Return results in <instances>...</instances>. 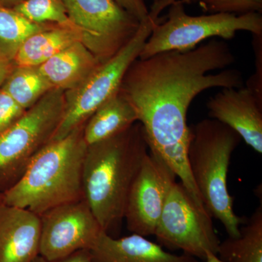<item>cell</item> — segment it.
Instances as JSON below:
<instances>
[{
    "instance_id": "obj_1",
    "label": "cell",
    "mask_w": 262,
    "mask_h": 262,
    "mask_svg": "<svg viewBox=\"0 0 262 262\" xmlns=\"http://www.w3.org/2000/svg\"><path fill=\"white\" fill-rule=\"evenodd\" d=\"M234 61L228 43L211 39L190 51L137 58L120 89L135 110L150 152L170 167L199 206L203 201L187 161V112L193 100L206 90L243 87L242 73L227 69Z\"/></svg>"
},
{
    "instance_id": "obj_2",
    "label": "cell",
    "mask_w": 262,
    "mask_h": 262,
    "mask_svg": "<svg viewBox=\"0 0 262 262\" xmlns=\"http://www.w3.org/2000/svg\"><path fill=\"white\" fill-rule=\"evenodd\" d=\"M149 149L137 122L118 135L87 146L82 168L83 200L103 232L115 237L127 198Z\"/></svg>"
},
{
    "instance_id": "obj_3",
    "label": "cell",
    "mask_w": 262,
    "mask_h": 262,
    "mask_svg": "<svg viewBox=\"0 0 262 262\" xmlns=\"http://www.w3.org/2000/svg\"><path fill=\"white\" fill-rule=\"evenodd\" d=\"M84 125L43 148L21 178L3 193V203L40 215L55 207L83 200L82 168L87 149Z\"/></svg>"
},
{
    "instance_id": "obj_4",
    "label": "cell",
    "mask_w": 262,
    "mask_h": 262,
    "mask_svg": "<svg viewBox=\"0 0 262 262\" xmlns=\"http://www.w3.org/2000/svg\"><path fill=\"white\" fill-rule=\"evenodd\" d=\"M241 136L218 120L206 119L189 127L187 161L189 170L207 211L220 220L229 237H237L246 220L233 210L227 189L231 158Z\"/></svg>"
},
{
    "instance_id": "obj_5",
    "label": "cell",
    "mask_w": 262,
    "mask_h": 262,
    "mask_svg": "<svg viewBox=\"0 0 262 262\" xmlns=\"http://www.w3.org/2000/svg\"><path fill=\"white\" fill-rule=\"evenodd\" d=\"M173 0H154L149 15L134 37L108 61L101 63L75 89L65 92V105L61 122L51 141L63 139L85 124L101 105L120 91L122 80L141 51L155 24L160 22V13Z\"/></svg>"
},
{
    "instance_id": "obj_6",
    "label": "cell",
    "mask_w": 262,
    "mask_h": 262,
    "mask_svg": "<svg viewBox=\"0 0 262 262\" xmlns=\"http://www.w3.org/2000/svg\"><path fill=\"white\" fill-rule=\"evenodd\" d=\"M65 91L53 89L0 135V193L21 178L51 142L63 116Z\"/></svg>"
},
{
    "instance_id": "obj_7",
    "label": "cell",
    "mask_w": 262,
    "mask_h": 262,
    "mask_svg": "<svg viewBox=\"0 0 262 262\" xmlns=\"http://www.w3.org/2000/svg\"><path fill=\"white\" fill-rule=\"evenodd\" d=\"M184 5L177 0L170 5L166 20L155 24L139 58L144 59L163 52L190 51L211 38L232 39L239 31L262 34L261 13H211L192 16L187 14Z\"/></svg>"
},
{
    "instance_id": "obj_8",
    "label": "cell",
    "mask_w": 262,
    "mask_h": 262,
    "mask_svg": "<svg viewBox=\"0 0 262 262\" xmlns=\"http://www.w3.org/2000/svg\"><path fill=\"white\" fill-rule=\"evenodd\" d=\"M158 244L170 250L206 259L208 253L217 255L220 241L211 215L189 195L182 183H174L155 232Z\"/></svg>"
},
{
    "instance_id": "obj_9",
    "label": "cell",
    "mask_w": 262,
    "mask_h": 262,
    "mask_svg": "<svg viewBox=\"0 0 262 262\" xmlns=\"http://www.w3.org/2000/svg\"><path fill=\"white\" fill-rule=\"evenodd\" d=\"M84 46L103 63L134 37L141 22L114 0H62Z\"/></svg>"
},
{
    "instance_id": "obj_10",
    "label": "cell",
    "mask_w": 262,
    "mask_h": 262,
    "mask_svg": "<svg viewBox=\"0 0 262 262\" xmlns=\"http://www.w3.org/2000/svg\"><path fill=\"white\" fill-rule=\"evenodd\" d=\"M39 216V255L48 260L90 251L103 232L84 200L55 207Z\"/></svg>"
},
{
    "instance_id": "obj_11",
    "label": "cell",
    "mask_w": 262,
    "mask_h": 262,
    "mask_svg": "<svg viewBox=\"0 0 262 262\" xmlns=\"http://www.w3.org/2000/svg\"><path fill=\"white\" fill-rule=\"evenodd\" d=\"M175 173L156 155L149 152L131 187L124 220L133 234L155 235Z\"/></svg>"
},
{
    "instance_id": "obj_12",
    "label": "cell",
    "mask_w": 262,
    "mask_h": 262,
    "mask_svg": "<svg viewBox=\"0 0 262 262\" xmlns=\"http://www.w3.org/2000/svg\"><path fill=\"white\" fill-rule=\"evenodd\" d=\"M211 119L235 131L247 145L262 153V103L246 87L223 89L207 103Z\"/></svg>"
},
{
    "instance_id": "obj_13",
    "label": "cell",
    "mask_w": 262,
    "mask_h": 262,
    "mask_svg": "<svg viewBox=\"0 0 262 262\" xmlns=\"http://www.w3.org/2000/svg\"><path fill=\"white\" fill-rule=\"evenodd\" d=\"M39 215L18 207L0 206V262H32L39 255Z\"/></svg>"
},
{
    "instance_id": "obj_14",
    "label": "cell",
    "mask_w": 262,
    "mask_h": 262,
    "mask_svg": "<svg viewBox=\"0 0 262 262\" xmlns=\"http://www.w3.org/2000/svg\"><path fill=\"white\" fill-rule=\"evenodd\" d=\"M89 251L94 262H201L185 253L168 252L137 234L118 238L102 232Z\"/></svg>"
},
{
    "instance_id": "obj_15",
    "label": "cell",
    "mask_w": 262,
    "mask_h": 262,
    "mask_svg": "<svg viewBox=\"0 0 262 262\" xmlns=\"http://www.w3.org/2000/svg\"><path fill=\"white\" fill-rule=\"evenodd\" d=\"M101 64L82 42L69 46L37 67L53 89H75Z\"/></svg>"
},
{
    "instance_id": "obj_16",
    "label": "cell",
    "mask_w": 262,
    "mask_h": 262,
    "mask_svg": "<svg viewBox=\"0 0 262 262\" xmlns=\"http://www.w3.org/2000/svg\"><path fill=\"white\" fill-rule=\"evenodd\" d=\"M138 122L137 115L120 91L101 105L85 122L83 138L86 145L106 140L121 134Z\"/></svg>"
},
{
    "instance_id": "obj_17",
    "label": "cell",
    "mask_w": 262,
    "mask_h": 262,
    "mask_svg": "<svg viewBox=\"0 0 262 262\" xmlns=\"http://www.w3.org/2000/svg\"><path fill=\"white\" fill-rule=\"evenodd\" d=\"M82 40V35L77 29L61 26L51 27L30 36L12 63L16 67H38L65 48Z\"/></svg>"
},
{
    "instance_id": "obj_18",
    "label": "cell",
    "mask_w": 262,
    "mask_h": 262,
    "mask_svg": "<svg viewBox=\"0 0 262 262\" xmlns=\"http://www.w3.org/2000/svg\"><path fill=\"white\" fill-rule=\"evenodd\" d=\"M217 256L225 262H262V205L241 226L238 237L220 242Z\"/></svg>"
},
{
    "instance_id": "obj_19",
    "label": "cell",
    "mask_w": 262,
    "mask_h": 262,
    "mask_svg": "<svg viewBox=\"0 0 262 262\" xmlns=\"http://www.w3.org/2000/svg\"><path fill=\"white\" fill-rule=\"evenodd\" d=\"M49 28L46 24L34 23L13 8L0 5V58L13 62L30 36Z\"/></svg>"
},
{
    "instance_id": "obj_20",
    "label": "cell",
    "mask_w": 262,
    "mask_h": 262,
    "mask_svg": "<svg viewBox=\"0 0 262 262\" xmlns=\"http://www.w3.org/2000/svg\"><path fill=\"white\" fill-rule=\"evenodd\" d=\"M1 88L24 110L53 89L37 67H16L10 71Z\"/></svg>"
},
{
    "instance_id": "obj_21",
    "label": "cell",
    "mask_w": 262,
    "mask_h": 262,
    "mask_svg": "<svg viewBox=\"0 0 262 262\" xmlns=\"http://www.w3.org/2000/svg\"><path fill=\"white\" fill-rule=\"evenodd\" d=\"M13 9L34 23L51 22L77 29L71 21L62 0H24Z\"/></svg>"
},
{
    "instance_id": "obj_22",
    "label": "cell",
    "mask_w": 262,
    "mask_h": 262,
    "mask_svg": "<svg viewBox=\"0 0 262 262\" xmlns=\"http://www.w3.org/2000/svg\"><path fill=\"white\" fill-rule=\"evenodd\" d=\"M203 11L243 15L261 13L262 0H198Z\"/></svg>"
},
{
    "instance_id": "obj_23",
    "label": "cell",
    "mask_w": 262,
    "mask_h": 262,
    "mask_svg": "<svg viewBox=\"0 0 262 262\" xmlns=\"http://www.w3.org/2000/svg\"><path fill=\"white\" fill-rule=\"evenodd\" d=\"M25 111L0 88V135L10 128Z\"/></svg>"
},
{
    "instance_id": "obj_24",
    "label": "cell",
    "mask_w": 262,
    "mask_h": 262,
    "mask_svg": "<svg viewBox=\"0 0 262 262\" xmlns=\"http://www.w3.org/2000/svg\"><path fill=\"white\" fill-rule=\"evenodd\" d=\"M253 48L256 70L248 79L246 88L262 103V34H253Z\"/></svg>"
},
{
    "instance_id": "obj_25",
    "label": "cell",
    "mask_w": 262,
    "mask_h": 262,
    "mask_svg": "<svg viewBox=\"0 0 262 262\" xmlns=\"http://www.w3.org/2000/svg\"><path fill=\"white\" fill-rule=\"evenodd\" d=\"M117 5L126 10L140 22L144 21L149 15V10L144 0H114Z\"/></svg>"
},
{
    "instance_id": "obj_26",
    "label": "cell",
    "mask_w": 262,
    "mask_h": 262,
    "mask_svg": "<svg viewBox=\"0 0 262 262\" xmlns=\"http://www.w3.org/2000/svg\"><path fill=\"white\" fill-rule=\"evenodd\" d=\"M32 262H94L89 250H81L72 253L67 257L58 259L48 260L43 256H37Z\"/></svg>"
},
{
    "instance_id": "obj_27",
    "label": "cell",
    "mask_w": 262,
    "mask_h": 262,
    "mask_svg": "<svg viewBox=\"0 0 262 262\" xmlns=\"http://www.w3.org/2000/svg\"><path fill=\"white\" fill-rule=\"evenodd\" d=\"M12 69H13L12 62L0 58V88L4 83L5 79L9 75Z\"/></svg>"
},
{
    "instance_id": "obj_28",
    "label": "cell",
    "mask_w": 262,
    "mask_h": 262,
    "mask_svg": "<svg viewBox=\"0 0 262 262\" xmlns=\"http://www.w3.org/2000/svg\"><path fill=\"white\" fill-rule=\"evenodd\" d=\"M22 1L24 0H0V5L12 8V7L13 8L15 5L21 3Z\"/></svg>"
},
{
    "instance_id": "obj_29",
    "label": "cell",
    "mask_w": 262,
    "mask_h": 262,
    "mask_svg": "<svg viewBox=\"0 0 262 262\" xmlns=\"http://www.w3.org/2000/svg\"><path fill=\"white\" fill-rule=\"evenodd\" d=\"M205 261H206V262H225L222 261V259H220V258H219V256H217L216 254L212 253H208V254L207 255Z\"/></svg>"
},
{
    "instance_id": "obj_30",
    "label": "cell",
    "mask_w": 262,
    "mask_h": 262,
    "mask_svg": "<svg viewBox=\"0 0 262 262\" xmlns=\"http://www.w3.org/2000/svg\"><path fill=\"white\" fill-rule=\"evenodd\" d=\"M181 2L183 3V4H185V3H190L193 1H195V0H180Z\"/></svg>"
},
{
    "instance_id": "obj_31",
    "label": "cell",
    "mask_w": 262,
    "mask_h": 262,
    "mask_svg": "<svg viewBox=\"0 0 262 262\" xmlns=\"http://www.w3.org/2000/svg\"><path fill=\"white\" fill-rule=\"evenodd\" d=\"M3 203V194L0 193V206Z\"/></svg>"
}]
</instances>
